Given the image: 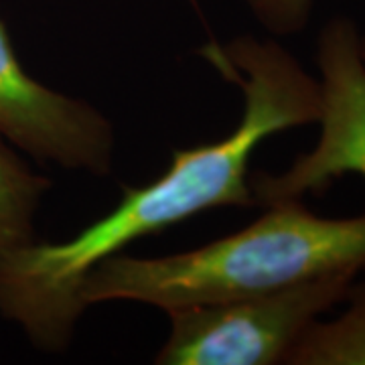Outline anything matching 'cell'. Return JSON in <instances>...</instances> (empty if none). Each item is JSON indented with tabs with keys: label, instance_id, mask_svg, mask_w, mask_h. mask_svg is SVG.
Masks as SVG:
<instances>
[{
	"label": "cell",
	"instance_id": "obj_1",
	"mask_svg": "<svg viewBox=\"0 0 365 365\" xmlns=\"http://www.w3.org/2000/svg\"><path fill=\"white\" fill-rule=\"evenodd\" d=\"M223 78L242 90L244 110L220 140L175 148L169 169L63 242L35 240L0 258V319L43 353H63L88 311L81 287L106 258L220 207H254L250 163L266 138L317 124L321 83L276 37L240 35L201 47Z\"/></svg>",
	"mask_w": 365,
	"mask_h": 365
},
{
	"label": "cell",
	"instance_id": "obj_2",
	"mask_svg": "<svg viewBox=\"0 0 365 365\" xmlns=\"http://www.w3.org/2000/svg\"><path fill=\"white\" fill-rule=\"evenodd\" d=\"M264 209L244 230L199 248L153 258L126 252L106 258L81 287L83 304L90 309L120 300L167 313L365 270V215L321 217L302 199Z\"/></svg>",
	"mask_w": 365,
	"mask_h": 365
},
{
	"label": "cell",
	"instance_id": "obj_3",
	"mask_svg": "<svg viewBox=\"0 0 365 365\" xmlns=\"http://www.w3.org/2000/svg\"><path fill=\"white\" fill-rule=\"evenodd\" d=\"M357 274L341 272L268 294L167 311L157 365H276L304 331L345 302Z\"/></svg>",
	"mask_w": 365,
	"mask_h": 365
},
{
	"label": "cell",
	"instance_id": "obj_4",
	"mask_svg": "<svg viewBox=\"0 0 365 365\" xmlns=\"http://www.w3.org/2000/svg\"><path fill=\"white\" fill-rule=\"evenodd\" d=\"M359 29L349 16H333L317 37L321 83L319 140L282 173H252L256 205H272L309 193L323 195L345 175L365 177V61Z\"/></svg>",
	"mask_w": 365,
	"mask_h": 365
},
{
	"label": "cell",
	"instance_id": "obj_5",
	"mask_svg": "<svg viewBox=\"0 0 365 365\" xmlns=\"http://www.w3.org/2000/svg\"><path fill=\"white\" fill-rule=\"evenodd\" d=\"M0 134L25 157L63 170L106 177L116 128L102 110L33 78L0 19Z\"/></svg>",
	"mask_w": 365,
	"mask_h": 365
},
{
	"label": "cell",
	"instance_id": "obj_6",
	"mask_svg": "<svg viewBox=\"0 0 365 365\" xmlns=\"http://www.w3.org/2000/svg\"><path fill=\"white\" fill-rule=\"evenodd\" d=\"M51 187V179L0 134V258L39 240L37 215Z\"/></svg>",
	"mask_w": 365,
	"mask_h": 365
},
{
	"label": "cell",
	"instance_id": "obj_7",
	"mask_svg": "<svg viewBox=\"0 0 365 365\" xmlns=\"http://www.w3.org/2000/svg\"><path fill=\"white\" fill-rule=\"evenodd\" d=\"M345 302L335 319H317L304 331L287 365H365V282L355 280Z\"/></svg>",
	"mask_w": 365,
	"mask_h": 365
},
{
	"label": "cell",
	"instance_id": "obj_8",
	"mask_svg": "<svg viewBox=\"0 0 365 365\" xmlns=\"http://www.w3.org/2000/svg\"><path fill=\"white\" fill-rule=\"evenodd\" d=\"M254 21L276 39L300 35L314 13L317 0H240Z\"/></svg>",
	"mask_w": 365,
	"mask_h": 365
},
{
	"label": "cell",
	"instance_id": "obj_9",
	"mask_svg": "<svg viewBox=\"0 0 365 365\" xmlns=\"http://www.w3.org/2000/svg\"><path fill=\"white\" fill-rule=\"evenodd\" d=\"M359 51H361V57L365 61V33H361V37H359Z\"/></svg>",
	"mask_w": 365,
	"mask_h": 365
}]
</instances>
